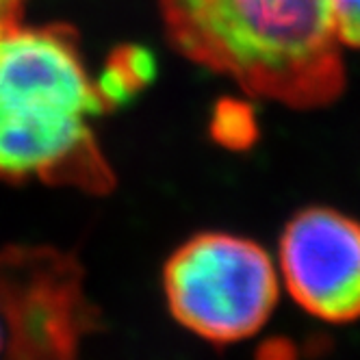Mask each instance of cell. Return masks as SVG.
Returning a JSON list of instances; mask_svg holds the SVG:
<instances>
[{
    "mask_svg": "<svg viewBox=\"0 0 360 360\" xmlns=\"http://www.w3.org/2000/svg\"><path fill=\"white\" fill-rule=\"evenodd\" d=\"M280 269L291 297L313 317L349 323L360 317V224L339 211L297 213L280 239Z\"/></svg>",
    "mask_w": 360,
    "mask_h": 360,
    "instance_id": "cell-5",
    "label": "cell"
},
{
    "mask_svg": "<svg viewBox=\"0 0 360 360\" xmlns=\"http://www.w3.org/2000/svg\"><path fill=\"white\" fill-rule=\"evenodd\" d=\"M169 44L245 94L319 109L345 87L330 0H157Z\"/></svg>",
    "mask_w": 360,
    "mask_h": 360,
    "instance_id": "cell-2",
    "label": "cell"
},
{
    "mask_svg": "<svg viewBox=\"0 0 360 360\" xmlns=\"http://www.w3.org/2000/svg\"><path fill=\"white\" fill-rule=\"evenodd\" d=\"M107 111L74 29L15 22L0 31V180L111 191L94 131Z\"/></svg>",
    "mask_w": 360,
    "mask_h": 360,
    "instance_id": "cell-1",
    "label": "cell"
},
{
    "mask_svg": "<svg viewBox=\"0 0 360 360\" xmlns=\"http://www.w3.org/2000/svg\"><path fill=\"white\" fill-rule=\"evenodd\" d=\"M5 347V330H3V323H0V352Z\"/></svg>",
    "mask_w": 360,
    "mask_h": 360,
    "instance_id": "cell-10",
    "label": "cell"
},
{
    "mask_svg": "<svg viewBox=\"0 0 360 360\" xmlns=\"http://www.w3.org/2000/svg\"><path fill=\"white\" fill-rule=\"evenodd\" d=\"M24 0H0V31L20 22Z\"/></svg>",
    "mask_w": 360,
    "mask_h": 360,
    "instance_id": "cell-9",
    "label": "cell"
},
{
    "mask_svg": "<svg viewBox=\"0 0 360 360\" xmlns=\"http://www.w3.org/2000/svg\"><path fill=\"white\" fill-rule=\"evenodd\" d=\"M163 289L180 326L209 343L228 345L252 337L271 317L278 276L259 243L204 233L167 259Z\"/></svg>",
    "mask_w": 360,
    "mask_h": 360,
    "instance_id": "cell-3",
    "label": "cell"
},
{
    "mask_svg": "<svg viewBox=\"0 0 360 360\" xmlns=\"http://www.w3.org/2000/svg\"><path fill=\"white\" fill-rule=\"evenodd\" d=\"M209 131L219 146L241 152L252 148L259 139V122L245 100L221 98L213 109Z\"/></svg>",
    "mask_w": 360,
    "mask_h": 360,
    "instance_id": "cell-7",
    "label": "cell"
},
{
    "mask_svg": "<svg viewBox=\"0 0 360 360\" xmlns=\"http://www.w3.org/2000/svg\"><path fill=\"white\" fill-rule=\"evenodd\" d=\"M0 323L13 358L76 356L87 334L100 326L79 261L48 245L0 250Z\"/></svg>",
    "mask_w": 360,
    "mask_h": 360,
    "instance_id": "cell-4",
    "label": "cell"
},
{
    "mask_svg": "<svg viewBox=\"0 0 360 360\" xmlns=\"http://www.w3.org/2000/svg\"><path fill=\"white\" fill-rule=\"evenodd\" d=\"M157 79V59L143 46H120L109 55L96 87L109 111L131 102Z\"/></svg>",
    "mask_w": 360,
    "mask_h": 360,
    "instance_id": "cell-6",
    "label": "cell"
},
{
    "mask_svg": "<svg viewBox=\"0 0 360 360\" xmlns=\"http://www.w3.org/2000/svg\"><path fill=\"white\" fill-rule=\"evenodd\" d=\"M330 9L339 44L360 50V0H330Z\"/></svg>",
    "mask_w": 360,
    "mask_h": 360,
    "instance_id": "cell-8",
    "label": "cell"
}]
</instances>
